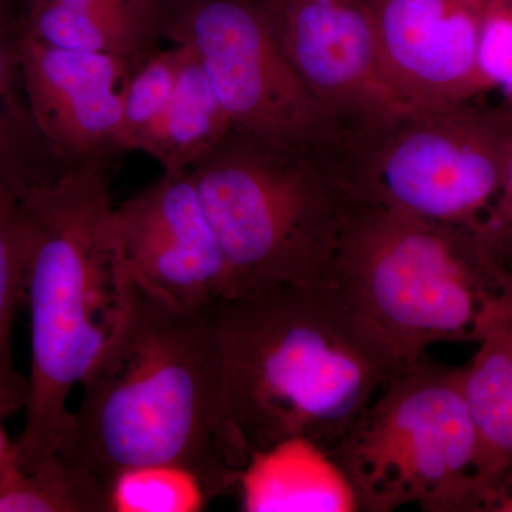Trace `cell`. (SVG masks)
Instances as JSON below:
<instances>
[{
  "label": "cell",
  "instance_id": "obj_21",
  "mask_svg": "<svg viewBox=\"0 0 512 512\" xmlns=\"http://www.w3.org/2000/svg\"><path fill=\"white\" fill-rule=\"evenodd\" d=\"M183 49L174 45L164 52L147 56L121 87V123L117 148L136 151L138 140L161 116L170 103Z\"/></svg>",
  "mask_w": 512,
  "mask_h": 512
},
{
  "label": "cell",
  "instance_id": "obj_24",
  "mask_svg": "<svg viewBox=\"0 0 512 512\" xmlns=\"http://www.w3.org/2000/svg\"><path fill=\"white\" fill-rule=\"evenodd\" d=\"M490 224L501 231L512 229V123L510 134H508L507 148H505L500 195H498V200L491 212Z\"/></svg>",
  "mask_w": 512,
  "mask_h": 512
},
{
  "label": "cell",
  "instance_id": "obj_25",
  "mask_svg": "<svg viewBox=\"0 0 512 512\" xmlns=\"http://www.w3.org/2000/svg\"><path fill=\"white\" fill-rule=\"evenodd\" d=\"M480 512H512V464L485 494Z\"/></svg>",
  "mask_w": 512,
  "mask_h": 512
},
{
  "label": "cell",
  "instance_id": "obj_14",
  "mask_svg": "<svg viewBox=\"0 0 512 512\" xmlns=\"http://www.w3.org/2000/svg\"><path fill=\"white\" fill-rule=\"evenodd\" d=\"M466 366V393L477 430L474 478L478 512L487 491L512 464V286L485 309Z\"/></svg>",
  "mask_w": 512,
  "mask_h": 512
},
{
  "label": "cell",
  "instance_id": "obj_10",
  "mask_svg": "<svg viewBox=\"0 0 512 512\" xmlns=\"http://www.w3.org/2000/svg\"><path fill=\"white\" fill-rule=\"evenodd\" d=\"M117 247L138 284L185 309L232 296L227 261L188 174H163L113 211Z\"/></svg>",
  "mask_w": 512,
  "mask_h": 512
},
{
  "label": "cell",
  "instance_id": "obj_7",
  "mask_svg": "<svg viewBox=\"0 0 512 512\" xmlns=\"http://www.w3.org/2000/svg\"><path fill=\"white\" fill-rule=\"evenodd\" d=\"M360 512H478L477 430L466 366L421 356L397 372L330 451Z\"/></svg>",
  "mask_w": 512,
  "mask_h": 512
},
{
  "label": "cell",
  "instance_id": "obj_27",
  "mask_svg": "<svg viewBox=\"0 0 512 512\" xmlns=\"http://www.w3.org/2000/svg\"><path fill=\"white\" fill-rule=\"evenodd\" d=\"M134 3H136L138 9H140L141 12L146 13L147 16H150V18L154 20L153 6H151V0H134Z\"/></svg>",
  "mask_w": 512,
  "mask_h": 512
},
{
  "label": "cell",
  "instance_id": "obj_23",
  "mask_svg": "<svg viewBox=\"0 0 512 512\" xmlns=\"http://www.w3.org/2000/svg\"><path fill=\"white\" fill-rule=\"evenodd\" d=\"M59 2L79 6L103 18L127 23V25L141 26L157 33L154 20L141 12L134 0H59Z\"/></svg>",
  "mask_w": 512,
  "mask_h": 512
},
{
  "label": "cell",
  "instance_id": "obj_19",
  "mask_svg": "<svg viewBox=\"0 0 512 512\" xmlns=\"http://www.w3.org/2000/svg\"><path fill=\"white\" fill-rule=\"evenodd\" d=\"M29 35L56 49L104 53L134 60L148 49L153 30L127 25L59 0H39Z\"/></svg>",
  "mask_w": 512,
  "mask_h": 512
},
{
  "label": "cell",
  "instance_id": "obj_2",
  "mask_svg": "<svg viewBox=\"0 0 512 512\" xmlns=\"http://www.w3.org/2000/svg\"><path fill=\"white\" fill-rule=\"evenodd\" d=\"M222 404L245 458L305 437L332 451L403 369L328 285H279L210 309Z\"/></svg>",
  "mask_w": 512,
  "mask_h": 512
},
{
  "label": "cell",
  "instance_id": "obj_15",
  "mask_svg": "<svg viewBox=\"0 0 512 512\" xmlns=\"http://www.w3.org/2000/svg\"><path fill=\"white\" fill-rule=\"evenodd\" d=\"M178 46V45H177ZM183 49L180 72L170 103L138 140L165 174L187 171L227 136L232 121L197 57Z\"/></svg>",
  "mask_w": 512,
  "mask_h": 512
},
{
  "label": "cell",
  "instance_id": "obj_13",
  "mask_svg": "<svg viewBox=\"0 0 512 512\" xmlns=\"http://www.w3.org/2000/svg\"><path fill=\"white\" fill-rule=\"evenodd\" d=\"M235 493L247 512L359 511L355 491L330 451L305 437L251 454Z\"/></svg>",
  "mask_w": 512,
  "mask_h": 512
},
{
  "label": "cell",
  "instance_id": "obj_11",
  "mask_svg": "<svg viewBox=\"0 0 512 512\" xmlns=\"http://www.w3.org/2000/svg\"><path fill=\"white\" fill-rule=\"evenodd\" d=\"M384 73L410 106H450L487 93L480 70L487 0H366Z\"/></svg>",
  "mask_w": 512,
  "mask_h": 512
},
{
  "label": "cell",
  "instance_id": "obj_6",
  "mask_svg": "<svg viewBox=\"0 0 512 512\" xmlns=\"http://www.w3.org/2000/svg\"><path fill=\"white\" fill-rule=\"evenodd\" d=\"M477 100L400 104L340 134L336 161L356 201L434 222L484 227L503 181L512 116Z\"/></svg>",
  "mask_w": 512,
  "mask_h": 512
},
{
  "label": "cell",
  "instance_id": "obj_16",
  "mask_svg": "<svg viewBox=\"0 0 512 512\" xmlns=\"http://www.w3.org/2000/svg\"><path fill=\"white\" fill-rule=\"evenodd\" d=\"M20 35L0 5V183L16 194L63 170L37 131L23 89ZM60 161V160H59Z\"/></svg>",
  "mask_w": 512,
  "mask_h": 512
},
{
  "label": "cell",
  "instance_id": "obj_3",
  "mask_svg": "<svg viewBox=\"0 0 512 512\" xmlns=\"http://www.w3.org/2000/svg\"><path fill=\"white\" fill-rule=\"evenodd\" d=\"M104 163L70 164L19 197L29 225L23 301L32 356L15 460L25 471L57 454L70 393L123 328L136 296L114 237Z\"/></svg>",
  "mask_w": 512,
  "mask_h": 512
},
{
  "label": "cell",
  "instance_id": "obj_28",
  "mask_svg": "<svg viewBox=\"0 0 512 512\" xmlns=\"http://www.w3.org/2000/svg\"><path fill=\"white\" fill-rule=\"evenodd\" d=\"M505 247H507L508 258L512 265V229L505 231Z\"/></svg>",
  "mask_w": 512,
  "mask_h": 512
},
{
  "label": "cell",
  "instance_id": "obj_9",
  "mask_svg": "<svg viewBox=\"0 0 512 512\" xmlns=\"http://www.w3.org/2000/svg\"><path fill=\"white\" fill-rule=\"evenodd\" d=\"M265 2L286 57L339 136L402 104L384 73L366 0Z\"/></svg>",
  "mask_w": 512,
  "mask_h": 512
},
{
  "label": "cell",
  "instance_id": "obj_4",
  "mask_svg": "<svg viewBox=\"0 0 512 512\" xmlns=\"http://www.w3.org/2000/svg\"><path fill=\"white\" fill-rule=\"evenodd\" d=\"M329 286L400 367L440 342L474 340L485 309L512 286L500 229L434 224L356 201Z\"/></svg>",
  "mask_w": 512,
  "mask_h": 512
},
{
  "label": "cell",
  "instance_id": "obj_17",
  "mask_svg": "<svg viewBox=\"0 0 512 512\" xmlns=\"http://www.w3.org/2000/svg\"><path fill=\"white\" fill-rule=\"evenodd\" d=\"M0 512H109V484L60 454L0 476Z\"/></svg>",
  "mask_w": 512,
  "mask_h": 512
},
{
  "label": "cell",
  "instance_id": "obj_5",
  "mask_svg": "<svg viewBox=\"0 0 512 512\" xmlns=\"http://www.w3.org/2000/svg\"><path fill=\"white\" fill-rule=\"evenodd\" d=\"M185 173L227 261L231 298L279 285L329 286L356 202L333 146H281L232 127Z\"/></svg>",
  "mask_w": 512,
  "mask_h": 512
},
{
  "label": "cell",
  "instance_id": "obj_12",
  "mask_svg": "<svg viewBox=\"0 0 512 512\" xmlns=\"http://www.w3.org/2000/svg\"><path fill=\"white\" fill-rule=\"evenodd\" d=\"M23 89L37 131L63 164L106 161L117 148L130 59L70 52L20 35Z\"/></svg>",
  "mask_w": 512,
  "mask_h": 512
},
{
  "label": "cell",
  "instance_id": "obj_18",
  "mask_svg": "<svg viewBox=\"0 0 512 512\" xmlns=\"http://www.w3.org/2000/svg\"><path fill=\"white\" fill-rule=\"evenodd\" d=\"M29 225L19 195L0 183V397L9 416L25 409L28 379L13 362L12 329L25 299Z\"/></svg>",
  "mask_w": 512,
  "mask_h": 512
},
{
  "label": "cell",
  "instance_id": "obj_8",
  "mask_svg": "<svg viewBox=\"0 0 512 512\" xmlns=\"http://www.w3.org/2000/svg\"><path fill=\"white\" fill-rule=\"evenodd\" d=\"M151 6L157 32L197 57L232 127L311 150L338 140L286 57L265 0H151Z\"/></svg>",
  "mask_w": 512,
  "mask_h": 512
},
{
  "label": "cell",
  "instance_id": "obj_22",
  "mask_svg": "<svg viewBox=\"0 0 512 512\" xmlns=\"http://www.w3.org/2000/svg\"><path fill=\"white\" fill-rule=\"evenodd\" d=\"M478 70L487 93L500 92L512 113V0L485 3Z\"/></svg>",
  "mask_w": 512,
  "mask_h": 512
},
{
  "label": "cell",
  "instance_id": "obj_1",
  "mask_svg": "<svg viewBox=\"0 0 512 512\" xmlns=\"http://www.w3.org/2000/svg\"><path fill=\"white\" fill-rule=\"evenodd\" d=\"M136 286L123 328L80 383L57 454L107 484L127 468L173 464L210 500L235 493L247 458L225 419L211 311Z\"/></svg>",
  "mask_w": 512,
  "mask_h": 512
},
{
  "label": "cell",
  "instance_id": "obj_26",
  "mask_svg": "<svg viewBox=\"0 0 512 512\" xmlns=\"http://www.w3.org/2000/svg\"><path fill=\"white\" fill-rule=\"evenodd\" d=\"M8 416V409H6L5 403H3L2 397H0V476H2L13 463H16L15 441L9 439L5 427H3V419Z\"/></svg>",
  "mask_w": 512,
  "mask_h": 512
},
{
  "label": "cell",
  "instance_id": "obj_20",
  "mask_svg": "<svg viewBox=\"0 0 512 512\" xmlns=\"http://www.w3.org/2000/svg\"><path fill=\"white\" fill-rule=\"evenodd\" d=\"M208 501L200 480L173 464L127 468L109 483V512H197Z\"/></svg>",
  "mask_w": 512,
  "mask_h": 512
}]
</instances>
